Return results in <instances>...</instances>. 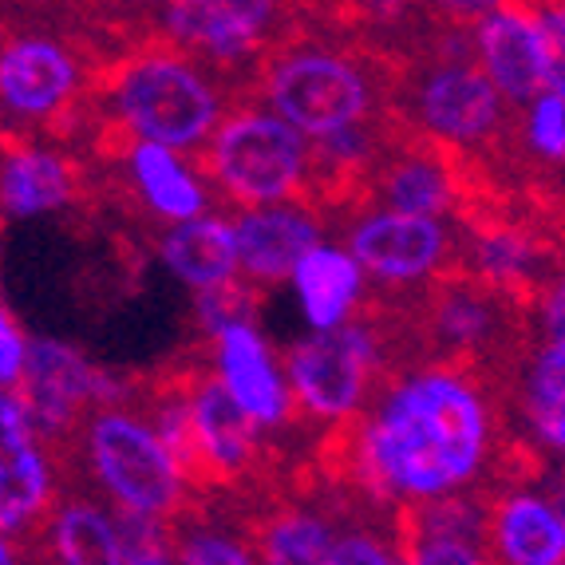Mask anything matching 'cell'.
Returning a JSON list of instances; mask_svg holds the SVG:
<instances>
[{
    "label": "cell",
    "instance_id": "26",
    "mask_svg": "<svg viewBox=\"0 0 565 565\" xmlns=\"http://www.w3.org/2000/svg\"><path fill=\"white\" fill-rule=\"evenodd\" d=\"M337 534L312 510H281L257 534L262 565H329Z\"/></svg>",
    "mask_w": 565,
    "mask_h": 565
},
{
    "label": "cell",
    "instance_id": "2",
    "mask_svg": "<svg viewBox=\"0 0 565 565\" xmlns=\"http://www.w3.org/2000/svg\"><path fill=\"white\" fill-rule=\"evenodd\" d=\"M107 104L119 131L167 151H202L222 122V92L199 60L174 47L127 56L107 79Z\"/></svg>",
    "mask_w": 565,
    "mask_h": 565
},
{
    "label": "cell",
    "instance_id": "34",
    "mask_svg": "<svg viewBox=\"0 0 565 565\" xmlns=\"http://www.w3.org/2000/svg\"><path fill=\"white\" fill-rule=\"evenodd\" d=\"M542 329L550 340H565V274L542 289Z\"/></svg>",
    "mask_w": 565,
    "mask_h": 565
},
{
    "label": "cell",
    "instance_id": "6",
    "mask_svg": "<svg viewBox=\"0 0 565 565\" xmlns=\"http://www.w3.org/2000/svg\"><path fill=\"white\" fill-rule=\"evenodd\" d=\"M384 349L380 332L364 321H349L337 332H312L285 352V384L292 407L312 419H349L364 404Z\"/></svg>",
    "mask_w": 565,
    "mask_h": 565
},
{
    "label": "cell",
    "instance_id": "35",
    "mask_svg": "<svg viewBox=\"0 0 565 565\" xmlns=\"http://www.w3.org/2000/svg\"><path fill=\"white\" fill-rule=\"evenodd\" d=\"M546 499L554 502V507H557V514H562V519H565V475L554 482V494H546Z\"/></svg>",
    "mask_w": 565,
    "mask_h": 565
},
{
    "label": "cell",
    "instance_id": "20",
    "mask_svg": "<svg viewBox=\"0 0 565 565\" xmlns=\"http://www.w3.org/2000/svg\"><path fill=\"white\" fill-rule=\"evenodd\" d=\"M159 262L179 277L186 289L214 292L237 281V237L234 222L226 217H199V222H182L170 226L159 237Z\"/></svg>",
    "mask_w": 565,
    "mask_h": 565
},
{
    "label": "cell",
    "instance_id": "4",
    "mask_svg": "<svg viewBox=\"0 0 565 565\" xmlns=\"http://www.w3.org/2000/svg\"><path fill=\"white\" fill-rule=\"evenodd\" d=\"M265 107L309 142L364 127L376 107V84L344 47L301 40L281 47L262 72Z\"/></svg>",
    "mask_w": 565,
    "mask_h": 565
},
{
    "label": "cell",
    "instance_id": "25",
    "mask_svg": "<svg viewBox=\"0 0 565 565\" xmlns=\"http://www.w3.org/2000/svg\"><path fill=\"white\" fill-rule=\"evenodd\" d=\"M526 419L530 435L546 451L565 444V340H546L526 367Z\"/></svg>",
    "mask_w": 565,
    "mask_h": 565
},
{
    "label": "cell",
    "instance_id": "32",
    "mask_svg": "<svg viewBox=\"0 0 565 565\" xmlns=\"http://www.w3.org/2000/svg\"><path fill=\"white\" fill-rule=\"evenodd\" d=\"M329 565H404V557L387 546V542H380V537L364 534V530H352V534L337 537Z\"/></svg>",
    "mask_w": 565,
    "mask_h": 565
},
{
    "label": "cell",
    "instance_id": "18",
    "mask_svg": "<svg viewBox=\"0 0 565 565\" xmlns=\"http://www.w3.org/2000/svg\"><path fill=\"white\" fill-rule=\"evenodd\" d=\"M364 182L380 199L376 210H392V214L439 217L459 199V179L451 162L439 154V147H419V151L404 147L387 159L376 154Z\"/></svg>",
    "mask_w": 565,
    "mask_h": 565
},
{
    "label": "cell",
    "instance_id": "3",
    "mask_svg": "<svg viewBox=\"0 0 565 565\" xmlns=\"http://www.w3.org/2000/svg\"><path fill=\"white\" fill-rule=\"evenodd\" d=\"M309 139L257 104L222 115L217 131L202 147L210 182L242 210L301 202L309 194Z\"/></svg>",
    "mask_w": 565,
    "mask_h": 565
},
{
    "label": "cell",
    "instance_id": "10",
    "mask_svg": "<svg viewBox=\"0 0 565 565\" xmlns=\"http://www.w3.org/2000/svg\"><path fill=\"white\" fill-rule=\"evenodd\" d=\"M415 119L435 142H482L499 131L502 95L479 64L451 56L415 84Z\"/></svg>",
    "mask_w": 565,
    "mask_h": 565
},
{
    "label": "cell",
    "instance_id": "17",
    "mask_svg": "<svg viewBox=\"0 0 565 565\" xmlns=\"http://www.w3.org/2000/svg\"><path fill=\"white\" fill-rule=\"evenodd\" d=\"M186 399L202 467H206V482H226L249 471L257 462V431L262 427L226 396V387L214 376H190Z\"/></svg>",
    "mask_w": 565,
    "mask_h": 565
},
{
    "label": "cell",
    "instance_id": "24",
    "mask_svg": "<svg viewBox=\"0 0 565 565\" xmlns=\"http://www.w3.org/2000/svg\"><path fill=\"white\" fill-rule=\"evenodd\" d=\"M56 565H127L119 519L95 502H64L47 526Z\"/></svg>",
    "mask_w": 565,
    "mask_h": 565
},
{
    "label": "cell",
    "instance_id": "14",
    "mask_svg": "<svg viewBox=\"0 0 565 565\" xmlns=\"http://www.w3.org/2000/svg\"><path fill=\"white\" fill-rule=\"evenodd\" d=\"M234 237L237 274L249 285H281L321 245V226L301 202H289V206L242 210Z\"/></svg>",
    "mask_w": 565,
    "mask_h": 565
},
{
    "label": "cell",
    "instance_id": "12",
    "mask_svg": "<svg viewBox=\"0 0 565 565\" xmlns=\"http://www.w3.org/2000/svg\"><path fill=\"white\" fill-rule=\"evenodd\" d=\"M479 67L507 104H534L546 92L537 4H487L475 24Z\"/></svg>",
    "mask_w": 565,
    "mask_h": 565
},
{
    "label": "cell",
    "instance_id": "22",
    "mask_svg": "<svg viewBox=\"0 0 565 565\" xmlns=\"http://www.w3.org/2000/svg\"><path fill=\"white\" fill-rule=\"evenodd\" d=\"M297 301H301L305 321H309L312 332H337L352 321L360 297H364V281L360 265L352 262L349 249L340 245H317L301 265L297 274L289 277Z\"/></svg>",
    "mask_w": 565,
    "mask_h": 565
},
{
    "label": "cell",
    "instance_id": "11",
    "mask_svg": "<svg viewBox=\"0 0 565 565\" xmlns=\"http://www.w3.org/2000/svg\"><path fill=\"white\" fill-rule=\"evenodd\" d=\"M274 0H174L162 4V24L170 40L186 52H202L214 64H237L262 52L277 29Z\"/></svg>",
    "mask_w": 565,
    "mask_h": 565
},
{
    "label": "cell",
    "instance_id": "21",
    "mask_svg": "<svg viewBox=\"0 0 565 565\" xmlns=\"http://www.w3.org/2000/svg\"><path fill=\"white\" fill-rule=\"evenodd\" d=\"M502 321V292L487 289L479 277H439L427 301V324L444 349L475 356L487 344H499L494 332Z\"/></svg>",
    "mask_w": 565,
    "mask_h": 565
},
{
    "label": "cell",
    "instance_id": "15",
    "mask_svg": "<svg viewBox=\"0 0 565 565\" xmlns=\"http://www.w3.org/2000/svg\"><path fill=\"white\" fill-rule=\"evenodd\" d=\"M52 499L47 455L17 392H0V534L24 530Z\"/></svg>",
    "mask_w": 565,
    "mask_h": 565
},
{
    "label": "cell",
    "instance_id": "28",
    "mask_svg": "<svg viewBox=\"0 0 565 565\" xmlns=\"http://www.w3.org/2000/svg\"><path fill=\"white\" fill-rule=\"evenodd\" d=\"M399 557H404V565H490L487 542L424 534L412 526L399 530Z\"/></svg>",
    "mask_w": 565,
    "mask_h": 565
},
{
    "label": "cell",
    "instance_id": "23",
    "mask_svg": "<svg viewBox=\"0 0 565 565\" xmlns=\"http://www.w3.org/2000/svg\"><path fill=\"white\" fill-rule=\"evenodd\" d=\"M131 167V186L142 199V206L154 217L182 226V222H199L210 210V190L199 179V170H190L179 151L151 147V142H131L127 151Z\"/></svg>",
    "mask_w": 565,
    "mask_h": 565
},
{
    "label": "cell",
    "instance_id": "29",
    "mask_svg": "<svg viewBox=\"0 0 565 565\" xmlns=\"http://www.w3.org/2000/svg\"><path fill=\"white\" fill-rule=\"evenodd\" d=\"M526 142L530 151L550 162H565V104L557 95H537L526 104Z\"/></svg>",
    "mask_w": 565,
    "mask_h": 565
},
{
    "label": "cell",
    "instance_id": "13",
    "mask_svg": "<svg viewBox=\"0 0 565 565\" xmlns=\"http://www.w3.org/2000/svg\"><path fill=\"white\" fill-rule=\"evenodd\" d=\"M214 380L257 427H281L292 415V396L281 367L254 321L230 324L214 337Z\"/></svg>",
    "mask_w": 565,
    "mask_h": 565
},
{
    "label": "cell",
    "instance_id": "30",
    "mask_svg": "<svg viewBox=\"0 0 565 565\" xmlns=\"http://www.w3.org/2000/svg\"><path fill=\"white\" fill-rule=\"evenodd\" d=\"M122 530V550H127V565H179L174 557V542H170L167 526L151 519H131V514H115Z\"/></svg>",
    "mask_w": 565,
    "mask_h": 565
},
{
    "label": "cell",
    "instance_id": "36",
    "mask_svg": "<svg viewBox=\"0 0 565 565\" xmlns=\"http://www.w3.org/2000/svg\"><path fill=\"white\" fill-rule=\"evenodd\" d=\"M0 565H17V554H12L9 534H0Z\"/></svg>",
    "mask_w": 565,
    "mask_h": 565
},
{
    "label": "cell",
    "instance_id": "33",
    "mask_svg": "<svg viewBox=\"0 0 565 565\" xmlns=\"http://www.w3.org/2000/svg\"><path fill=\"white\" fill-rule=\"evenodd\" d=\"M29 364V337L12 321V312L0 305V392H12Z\"/></svg>",
    "mask_w": 565,
    "mask_h": 565
},
{
    "label": "cell",
    "instance_id": "5",
    "mask_svg": "<svg viewBox=\"0 0 565 565\" xmlns=\"http://www.w3.org/2000/svg\"><path fill=\"white\" fill-rule=\"evenodd\" d=\"M84 444L95 482L119 514L162 522L179 510L186 482L162 447L159 431L142 415L99 407L84 427Z\"/></svg>",
    "mask_w": 565,
    "mask_h": 565
},
{
    "label": "cell",
    "instance_id": "1",
    "mask_svg": "<svg viewBox=\"0 0 565 565\" xmlns=\"http://www.w3.org/2000/svg\"><path fill=\"white\" fill-rule=\"evenodd\" d=\"M490 407L455 364L399 380L356 431L352 471L376 499H451L490 459Z\"/></svg>",
    "mask_w": 565,
    "mask_h": 565
},
{
    "label": "cell",
    "instance_id": "27",
    "mask_svg": "<svg viewBox=\"0 0 565 565\" xmlns=\"http://www.w3.org/2000/svg\"><path fill=\"white\" fill-rule=\"evenodd\" d=\"M179 565H262L257 550L217 526H190L174 534Z\"/></svg>",
    "mask_w": 565,
    "mask_h": 565
},
{
    "label": "cell",
    "instance_id": "8",
    "mask_svg": "<svg viewBox=\"0 0 565 565\" xmlns=\"http://www.w3.org/2000/svg\"><path fill=\"white\" fill-rule=\"evenodd\" d=\"M84 92V67L79 56L64 40L40 36H12L0 44V115L17 122L64 119L76 107Z\"/></svg>",
    "mask_w": 565,
    "mask_h": 565
},
{
    "label": "cell",
    "instance_id": "31",
    "mask_svg": "<svg viewBox=\"0 0 565 565\" xmlns=\"http://www.w3.org/2000/svg\"><path fill=\"white\" fill-rule=\"evenodd\" d=\"M542 29V67H546V95L565 104V4H537Z\"/></svg>",
    "mask_w": 565,
    "mask_h": 565
},
{
    "label": "cell",
    "instance_id": "9",
    "mask_svg": "<svg viewBox=\"0 0 565 565\" xmlns=\"http://www.w3.org/2000/svg\"><path fill=\"white\" fill-rule=\"evenodd\" d=\"M349 254L360 274L376 285H419L444 274L455 254L451 230L439 217H412L367 210L349 234Z\"/></svg>",
    "mask_w": 565,
    "mask_h": 565
},
{
    "label": "cell",
    "instance_id": "16",
    "mask_svg": "<svg viewBox=\"0 0 565 565\" xmlns=\"http://www.w3.org/2000/svg\"><path fill=\"white\" fill-rule=\"evenodd\" d=\"M490 565H565V519L542 490H507L487 507Z\"/></svg>",
    "mask_w": 565,
    "mask_h": 565
},
{
    "label": "cell",
    "instance_id": "7",
    "mask_svg": "<svg viewBox=\"0 0 565 565\" xmlns=\"http://www.w3.org/2000/svg\"><path fill=\"white\" fill-rule=\"evenodd\" d=\"M122 396L127 387L111 372H99L79 349L56 337L29 340V364L17 384V399L24 404L36 439H60L92 404L111 407Z\"/></svg>",
    "mask_w": 565,
    "mask_h": 565
},
{
    "label": "cell",
    "instance_id": "19",
    "mask_svg": "<svg viewBox=\"0 0 565 565\" xmlns=\"http://www.w3.org/2000/svg\"><path fill=\"white\" fill-rule=\"evenodd\" d=\"M76 190L79 179L72 162L36 142H20L0 162V214L17 222L72 206Z\"/></svg>",
    "mask_w": 565,
    "mask_h": 565
},
{
    "label": "cell",
    "instance_id": "37",
    "mask_svg": "<svg viewBox=\"0 0 565 565\" xmlns=\"http://www.w3.org/2000/svg\"><path fill=\"white\" fill-rule=\"evenodd\" d=\"M557 459H562V471H565V444H562V451H557Z\"/></svg>",
    "mask_w": 565,
    "mask_h": 565
}]
</instances>
